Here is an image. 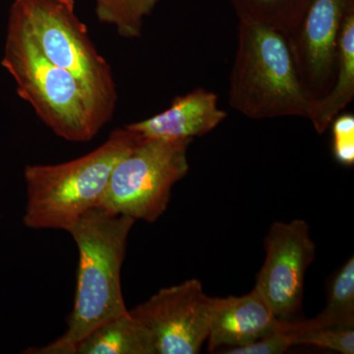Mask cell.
I'll return each mask as SVG.
<instances>
[{
	"label": "cell",
	"instance_id": "obj_17",
	"mask_svg": "<svg viewBox=\"0 0 354 354\" xmlns=\"http://www.w3.org/2000/svg\"><path fill=\"white\" fill-rule=\"evenodd\" d=\"M316 346L342 354L354 353V328L327 327L298 332L295 346Z\"/></svg>",
	"mask_w": 354,
	"mask_h": 354
},
{
	"label": "cell",
	"instance_id": "obj_2",
	"mask_svg": "<svg viewBox=\"0 0 354 354\" xmlns=\"http://www.w3.org/2000/svg\"><path fill=\"white\" fill-rule=\"evenodd\" d=\"M1 65L13 77L21 99L60 138L91 141L111 120L75 77L44 57L25 28L11 16Z\"/></svg>",
	"mask_w": 354,
	"mask_h": 354
},
{
	"label": "cell",
	"instance_id": "obj_12",
	"mask_svg": "<svg viewBox=\"0 0 354 354\" xmlns=\"http://www.w3.org/2000/svg\"><path fill=\"white\" fill-rule=\"evenodd\" d=\"M354 99V2L348 7L337 41V66L329 92L310 102L307 118L318 134H323L330 122Z\"/></svg>",
	"mask_w": 354,
	"mask_h": 354
},
{
	"label": "cell",
	"instance_id": "obj_15",
	"mask_svg": "<svg viewBox=\"0 0 354 354\" xmlns=\"http://www.w3.org/2000/svg\"><path fill=\"white\" fill-rule=\"evenodd\" d=\"M309 0H232L239 21L258 23L288 34L297 25Z\"/></svg>",
	"mask_w": 354,
	"mask_h": 354
},
{
	"label": "cell",
	"instance_id": "obj_9",
	"mask_svg": "<svg viewBox=\"0 0 354 354\" xmlns=\"http://www.w3.org/2000/svg\"><path fill=\"white\" fill-rule=\"evenodd\" d=\"M354 0H309L295 29L286 36L298 76L311 101L329 92L337 66V41Z\"/></svg>",
	"mask_w": 354,
	"mask_h": 354
},
{
	"label": "cell",
	"instance_id": "obj_7",
	"mask_svg": "<svg viewBox=\"0 0 354 354\" xmlns=\"http://www.w3.org/2000/svg\"><path fill=\"white\" fill-rule=\"evenodd\" d=\"M266 258L255 288L281 321H295L304 304L305 274L316 255L304 220L276 221L264 239Z\"/></svg>",
	"mask_w": 354,
	"mask_h": 354
},
{
	"label": "cell",
	"instance_id": "obj_16",
	"mask_svg": "<svg viewBox=\"0 0 354 354\" xmlns=\"http://www.w3.org/2000/svg\"><path fill=\"white\" fill-rule=\"evenodd\" d=\"M160 0H95V13L102 23L115 28L120 37L142 36L144 21Z\"/></svg>",
	"mask_w": 354,
	"mask_h": 354
},
{
	"label": "cell",
	"instance_id": "obj_3",
	"mask_svg": "<svg viewBox=\"0 0 354 354\" xmlns=\"http://www.w3.org/2000/svg\"><path fill=\"white\" fill-rule=\"evenodd\" d=\"M140 139L138 133L118 128L82 157L62 164L27 165L23 223L32 230L68 232L81 216L97 206L114 167Z\"/></svg>",
	"mask_w": 354,
	"mask_h": 354
},
{
	"label": "cell",
	"instance_id": "obj_1",
	"mask_svg": "<svg viewBox=\"0 0 354 354\" xmlns=\"http://www.w3.org/2000/svg\"><path fill=\"white\" fill-rule=\"evenodd\" d=\"M135 221L100 206L88 209L75 221L68 234L78 248L79 265L67 330L55 341L25 349L23 353L75 354L79 342L93 330L128 313L121 288V268Z\"/></svg>",
	"mask_w": 354,
	"mask_h": 354
},
{
	"label": "cell",
	"instance_id": "obj_5",
	"mask_svg": "<svg viewBox=\"0 0 354 354\" xmlns=\"http://www.w3.org/2000/svg\"><path fill=\"white\" fill-rule=\"evenodd\" d=\"M9 16L25 28L48 62L75 77L113 118L118 101L113 69L79 19L75 0H14Z\"/></svg>",
	"mask_w": 354,
	"mask_h": 354
},
{
	"label": "cell",
	"instance_id": "obj_14",
	"mask_svg": "<svg viewBox=\"0 0 354 354\" xmlns=\"http://www.w3.org/2000/svg\"><path fill=\"white\" fill-rule=\"evenodd\" d=\"M327 327L354 328V257L342 266L328 286L327 304L319 315L302 320V332Z\"/></svg>",
	"mask_w": 354,
	"mask_h": 354
},
{
	"label": "cell",
	"instance_id": "obj_4",
	"mask_svg": "<svg viewBox=\"0 0 354 354\" xmlns=\"http://www.w3.org/2000/svg\"><path fill=\"white\" fill-rule=\"evenodd\" d=\"M228 102L252 120L307 118L311 100L300 82L285 34L239 21Z\"/></svg>",
	"mask_w": 354,
	"mask_h": 354
},
{
	"label": "cell",
	"instance_id": "obj_18",
	"mask_svg": "<svg viewBox=\"0 0 354 354\" xmlns=\"http://www.w3.org/2000/svg\"><path fill=\"white\" fill-rule=\"evenodd\" d=\"M332 128V151L335 162L342 167L354 165V115L339 113L330 124Z\"/></svg>",
	"mask_w": 354,
	"mask_h": 354
},
{
	"label": "cell",
	"instance_id": "obj_10",
	"mask_svg": "<svg viewBox=\"0 0 354 354\" xmlns=\"http://www.w3.org/2000/svg\"><path fill=\"white\" fill-rule=\"evenodd\" d=\"M292 323L277 318L255 288L241 297H209V351L247 346Z\"/></svg>",
	"mask_w": 354,
	"mask_h": 354
},
{
	"label": "cell",
	"instance_id": "obj_8",
	"mask_svg": "<svg viewBox=\"0 0 354 354\" xmlns=\"http://www.w3.org/2000/svg\"><path fill=\"white\" fill-rule=\"evenodd\" d=\"M209 309L201 281L191 279L162 288L129 313L152 335L156 354H197L208 339Z\"/></svg>",
	"mask_w": 354,
	"mask_h": 354
},
{
	"label": "cell",
	"instance_id": "obj_11",
	"mask_svg": "<svg viewBox=\"0 0 354 354\" xmlns=\"http://www.w3.org/2000/svg\"><path fill=\"white\" fill-rule=\"evenodd\" d=\"M218 108V97L204 88L178 95L162 113L125 125L150 139L193 140L213 131L227 118Z\"/></svg>",
	"mask_w": 354,
	"mask_h": 354
},
{
	"label": "cell",
	"instance_id": "obj_19",
	"mask_svg": "<svg viewBox=\"0 0 354 354\" xmlns=\"http://www.w3.org/2000/svg\"><path fill=\"white\" fill-rule=\"evenodd\" d=\"M297 320L288 329L277 330L247 346L227 349L225 354H281L295 346L297 330Z\"/></svg>",
	"mask_w": 354,
	"mask_h": 354
},
{
	"label": "cell",
	"instance_id": "obj_6",
	"mask_svg": "<svg viewBox=\"0 0 354 354\" xmlns=\"http://www.w3.org/2000/svg\"><path fill=\"white\" fill-rule=\"evenodd\" d=\"M192 142L141 136L114 167L97 206L155 223L167 211L172 188L189 171L187 151Z\"/></svg>",
	"mask_w": 354,
	"mask_h": 354
},
{
	"label": "cell",
	"instance_id": "obj_13",
	"mask_svg": "<svg viewBox=\"0 0 354 354\" xmlns=\"http://www.w3.org/2000/svg\"><path fill=\"white\" fill-rule=\"evenodd\" d=\"M75 354H156V348L152 335L128 310L93 330Z\"/></svg>",
	"mask_w": 354,
	"mask_h": 354
}]
</instances>
